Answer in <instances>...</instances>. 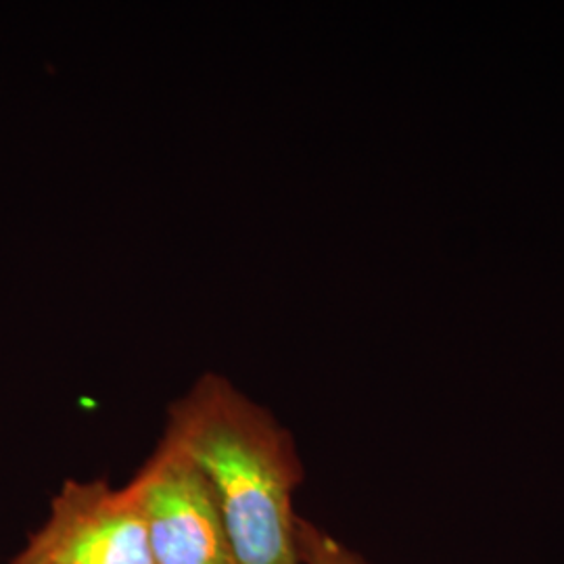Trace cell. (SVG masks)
I'll return each instance as SVG.
<instances>
[{
	"label": "cell",
	"instance_id": "1",
	"mask_svg": "<svg viewBox=\"0 0 564 564\" xmlns=\"http://www.w3.org/2000/svg\"><path fill=\"white\" fill-rule=\"evenodd\" d=\"M163 435L212 485L235 564H302L293 510L302 463L265 408L209 372L170 405Z\"/></svg>",
	"mask_w": 564,
	"mask_h": 564
},
{
	"label": "cell",
	"instance_id": "2",
	"mask_svg": "<svg viewBox=\"0 0 564 564\" xmlns=\"http://www.w3.org/2000/svg\"><path fill=\"white\" fill-rule=\"evenodd\" d=\"M123 491L141 517L153 564H235L214 489L172 437L163 435Z\"/></svg>",
	"mask_w": 564,
	"mask_h": 564
},
{
	"label": "cell",
	"instance_id": "3",
	"mask_svg": "<svg viewBox=\"0 0 564 564\" xmlns=\"http://www.w3.org/2000/svg\"><path fill=\"white\" fill-rule=\"evenodd\" d=\"M20 564H153L147 533L123 487L65 481L46 521L13 558Z\"/></svg>",
	"mask_w": 564,
	"mask_h": 564
},
{
	"label": "cell",
	"instance_id": "4",
	"mask_svg": "<svg viewBox=\"0 0 564 564\" xmlns=\"http://www.w3.org/2000/svg\"><path fill=\"white\" fill-rule=\"evenodd\" d=\"M297 544L302 564H366L347 545L303 519L297 527Z\"/></svg>",
	"mask_w": 564,
	"mask_h": 564
},
{
	"label": "cell",
	"instance_id": "5",
	"mask_svg": "<svg viewBox=\"0 0 564 564\" xmlns=\"http://www.w3.org/2000/svg\"><path fill=\"white\" fill-rule=\"evenodd\" d=\"M9 564H20V563H15V561H11V563H9Z\"/></svg>",
	"mask_w": 564,
	"mask_h": 564
}]
</instances>
